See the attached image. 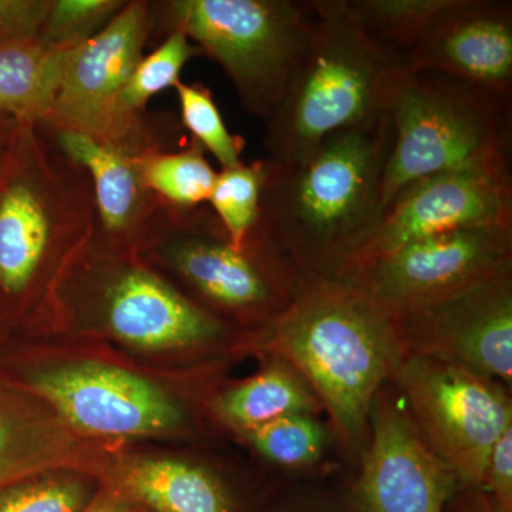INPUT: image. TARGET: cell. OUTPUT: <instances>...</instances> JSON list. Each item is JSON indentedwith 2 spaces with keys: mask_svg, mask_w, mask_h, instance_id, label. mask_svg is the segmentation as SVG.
Listing matches in <instances>:
<instances>
[{
  "mask_svg": "<svg viewBox=\"0 0 512 512\" xmlns=\"http://www.w3.org/2000/svg\"><path fill=\"white\" fill-rule=\"evenodd\" d=\"M76 47L40 40L0 46V113L18 121H46Z\"/></svg>",
  "mask_w": 512,
  "mask_h": 512,
  "instance_id": "cell-20",
  "label": "cell"
},
{
  "mask_svg": "<svg viewBox=\"0 0 512 512\" xmlns=\"http://www.w3.org/2000/svg\"><path fill=\"white\" fill-rule=\"evenodd\" d=\"M49 407L0 370V490L33 474L64 468L72 433Z\"/></svg>",
  "mask_w": 512,
  "mask_h": 512,
  "instance_id": "cell-18",
  "label": "cell"
},
{
  "mask_svg": "<svg viewBox=\"0 0 512 512\" xmlns=\"http://www.w3.org/2000/svg\"><path fill=\"white\" fill-rule=\"evenodd\" d=\"M127 512H150V511L144 510V508H141V507H137V505H131L130 510H128Z\"/></svg>",
  "mask_w": 512,
  "mask_h": 512,
  "instance_id": "cell-35",
  "label": "cell"
},
{
  "mask_svg": "<svg viewBox=\"0 0 512 512\" xmlns=\"http://www.w3.org/2000/svg\"><path fill=\"white\" fill-rule=\"evenodd\" d=\"M143 178L161 204L175 210L207 205L217 171L200 144L188 140L175 150H158L143 157Z\"/></svg>",
  "mask_w": 512,
  "mask_h": 512,
  "instance_id": "cell-22",
  "label": "cell"
},
{
  "mask_svg": "<svg viewBox=\"0 0 512 512\" xmlns=\"http://www.w3.org/2000/svg\"><path fill=\"white\" fill-rule=\"evenodd\" d=\"M28 387L70 427L93 436H156L184 426L180 404L143 377L101 363L0 369Z\"/></svg>",
  "mask_w": 512,
  "mask_h": 512,
  "instance_id": "cell-13",
  "label": "cell"
},
{
  "mask_svg": "<svg viewBox=\"0 0 512 512\" xmlns=\"http://www.w3.org/2000/svg\"><path fill=\"white\" fill-rule=\"evenodd\" d=\"M200 56V47L183 32L174 30L168 33L161 45L150 55L141 57L134 67L123 92L124 107L134 114L146 113L150 100L158 93L177 86L184 67Z\"/></svg>",
  "mask_w": 512,
  "mask_h": 512,
  "instance_id": "cell-27",
  "label": "cell"
},
{
  "mask_svg": "<svg viewBox=\"0 0 512 512\" xmlns=\"http://www.w3.org/2000/svg\"><path fill=\"white\" fill-rule=\"evenodd\" d=\"M109 490L150 512H235L228 491L214 474L173 458L128 464Z\"/></svg>",
  "mask_w": 512,
  "mask_h": 512,
  "instance_id": "cell-19",
  "label": "cell"
},
{
  "mask_svg": "<svg viewBox=\"0 0 512 512\" xmlns=\"http://www.w3.org/2000/svg\"><path fill=\"white\" fill-rule=\"evenodd\" d=\"M393 147L383 175V210L430 175L510 156L511 100L436 72H406L387 109Z\"/></svg>",
  "mask_w": 512,
  "mask_h": 512,
  "instance_id": "cell-6",
  "label": "cell"
},
{
  "mask_svg": "<svg viewBox=\"0 0 512 512\" xmlns=\"http://www.w3.org/2000/svg\"><path fill=\"white\" fill-rule=\"evenodd\" d=\"M392 147V123L384 116L330 134L302 160L264 158L261 208L249 237L305 285L342 281L382 215Z\"/></svg>",
  "mask_w": 512,
  "mask_h": 512,
  "instance_id": "cell-1",
  "label": "cell"
},
{
  "mask_svg": "<svg viewBox=\"0 0 512 512\" xmlns=\"http://www.w3.org/2000/svg\"><path fill=\"white\" fill-rule=\"evenodd\" d=\"M446 512H497L483 488H461L448 503Z\"/></svg>",
  "mask_w": 512,
  "mask_h": 512,
  "instance_id": "cell-32",
  "label": "cell"
},
{
  "mask_svg": "<svg viewBox=\"0 0 512 512\" xmlns=\"http://www.w3.org/2000/svg\"><path fill=\"white\" fill-rule=\"evenodd\" d=\"M406 355L512 382V264L468 291L394 319Z\"/></svg>",
  "mask_w": 512,
  "mask_h": 512,
  "instance_id": "cell-14",
  "label": "cell"
},
{
  "mask_svg": "<svg viewBox=\"0 0 512 512\" xmlns=\"http://www.w3.org/2000/svg\"><path fill=\"white\" fill-rule=\"evenodd\" d=\"M52 0H0V46L36 42Z\"/></svg>",
  "mask_w": 512,
  "mask_h": 512,
  "instance_id": "cell-30",
  "label": "cell"
},
{
  "mask_svg": "<svg viewBox=\"0 0 512 512\" xmlns=\"http://www.w3.org/2000/svg\"><path fill=\"white\" fill-rule=\"evenodd\" d=\"M16 127H18V120L0 113V163H2L6 151H8Z\"/></svg>",
  "mask_w": 512,
  "mask_h": 512,
  "instance_id": "cell-34",
  "label": "cell"
},
{
  "mask_svg": "<svg viewBox=\"0 0 512 512\" xmlns=\"http://www.w3.org/2000/svg\"><path fill=\"white\" fill-rule=\"evenodd\" d=\"M404 66L410 73L446 74L511 100V2L454 0Z\"/></svg>",
  "mask_w": 512,
  "mask_h": 512,
  "instance_id": "cell-17",
  "label": "cell"
},
{
  "mask_svg": "<svg viewBox=\"0 0 512 512\" xmlns=\"http://www.w3.org/2000/svg\"><path fill=\"white\" fill-rule=\"evenodd\" d=\"M249 443L266 460L278 466H312L325 451L326 430L313 414L282 417L245 433Z\"/></svg>",
  "mask_w": 512,
  "mask_h": 512,
  "instance_id": "cell-28",
  "label": "cell"
},
{
  "mask_svg": "<svg viewBox=\"0 0 512 512\" xmlns=\"http://www.w3.org/2000/svg\"><path fill=\"white\" fill-rule=\"evenodd\" d=\"M153 36L178 30L222 67L242 109L262 121L276 109L315 28L311 0L150 2Z\"/></svg>",
  "mask_w": 512,
  "mask_h": 512,
  "instance_id": "cell-5",
  "label": "cell"
},
{
  "mask_svg": "<svg viewBox=\"0 0 512 512\" xmlns=\"http://www.w3.org/2000/svg\"><path fill=\"white\" fill-rule=\"evenodd\" d=\"M131 504L126 500L113 493L111 490H104L96 494L92 503L87 505L83 512H127L130 510Z\"/></svg>",
  "mask_w": 512,
  "mask_h": 512,
  "instance_id": "cell-33",
  "label": "cell"
},
{
  "mask_svg": "<svg viewBox=\"0 0 512 512\" xmlns=\"http://www.w3.org/2000/svg\"><path fill=\"white\" fill-rule=\"evenodd\" d=\"M357 478L355 512H446L460 483L431 453L402 400L386 387L370 410V437Z\"/></svg>",
  "mask_w": 512,
  "mask_h": 512,
  "instance_id": "cell-15",
  "label": "cell"
},
{
  "mask_svg": "<svg viewBox=\"0 0 512 512\" xmlns=\"http://www.w3.org/2000/svg\"><path fill=\"white\" fill-rule=\"evenodd\" d=\"M153 37L150 0H128L96 36L77 46L67 60L52 113L42 126L66 128L106 143L148 136L171 113L134 114L123 92Z\"/></svg>",
  "mask_w": 512,
  "mask_h": 512,
  "instance_id": "cell-10",
  "label": "cell"
},
{
  "mask_svg": "<svg viewBox=\"0 0 512 512\" xmlns=\"http://www.w3.org/2000/svg\"><path fill=\"white\" fill-rule=\"evenodd\" d=\"M483 490L497 512H512V426L491 450L485 468Z\"/></svg>",
  "mask_w": 512,
  "mask_h": 512,
  "instance_id": "cell-31",
  "label": "cell"
},
{
  "mask_svg": "<svg viewBox=\"0 0 512 512\" xmlns=\"http://www.w3.org/2000/svg\"><path fill=\"white\" fill-rule=\"evenodd\" d=\"M137 252L156 271L165 269L184 286L181 292L188 289V298L215 316L221 312L262 325L291 305L305 286L254 238L235 248L208 205L175 210L161 204Z\"/></svg>",
  "mask_w": 512,
  "mask_h": 512,
  "instance_id": "cell-7",
  "label": "cell"
},
{
  "mask_svg": "<svg viewBox=\"0 0 512 512\" xmlns=\"http://www.w3.org/2000/svg\"><path fill=\"white\" fill-rule=\"evenodd\" d=\"M511 264L512 227L468 228L413 242L342 282L399 319L454 298Z\"/></svg>",
  "mask_w": 512,
  "mask_h": 512,
  "instance_id": "cell-11",
  "label": "cell"
},
{
  "mask_svg": "<svg viewBox=\"0 0 512 512\" xmlns=\"http://www.w3.org/2000/svg\"><path fill=\"white\" fill-rule=\"evenodd\" d=\"M96 497L93 485L72 468L22 478L0 490V512H83Z\"/></svg>",
  "mask_w": 512,
  "mask_h": 512,
  "instance_id": "cell-25",
  "label": "cell"
},
{
  "mask_svg": "<svg viewBox=\"0 0 512 512\" xmlns=\"http://www.w3.org/2000/svg\"><path fill=\"white\" fill-rule=\"evenodd\" d=\"M315 28L281 101L264 121L268 160L293 163L345 128L387 116L402 56L373 39L346 0H311Z\"/></svg>",
  "mask_w": 512,
  "mask_h": 512,
  "instance_id": "cell-4",
  "label": "cell"
},
{
  "mask_svg": "<svg viewBox=\"0 0 512 512\" xmlns=\"http://www.w3.org/2000/svg\"><path fill=\"white\" fill-rule=\"evenodd\" d=\"M39 126L60 153L89 174L101 237L114 247L137 251L161 207L144 183L143 157L188 143L190 137L185 136L180 119L175 117L160 130L124 143H106L66 128Z\"/></svg>",
  "mask_w": 512,
  "mask_h": 512,
  "instance_id": "cell-16",
  "label": "cell"
},
{
  "mask_svg": "<svg viewBox=\"0 0 512 512\" xmlns=\"http://www.w3.org/2000/svg\"><path fill=\"white\" fill-rule=\"evenodd\" d=\"M249 348L291 366L340 439L360 454L369 443L373 400L407 356L392 316L343 282L303 286L291 305L259 326Z\"/></svg>",
  "mask_w": 512,
  "mask_h": 512,
  "instance_id": "cell-2",
  "label": "cell"
},
{
  "mask_svg": "<svg viewBox=\"0 0 512 512\" xmlns=\"http://www.w3.org/2000/svg\"><path fill=\"white\" fill-rule=\"evenodd\" d=\"M174 89L180 103L178 119L188 137L211 154L221 170L242 163L247 141L229 131L210 87L202 82H178Z\"/></svg>",
  "mask_w": 512,
  "mask_h": 512,
  "instance_id": "cell-26",
  "label": "cell"
},
{
  "mask_svg": "<svg viewBox=\"0 0 512 512\" xmlns=\"http://www.w3.org/2000/svg\"><path fill=\"white\" fill-rule=\"evenodd\" d=\"M63 308L86 311L114 338L150 350L195 348L224 338V320L191 301L133 249L94 228L56 289Z\"/></svg>",
  "mask_w": 512,
  "mask_h": 512,
  "instance_id": "cell-8",
  "label": "cell"
},
{
  "mask_svg": "<svg viewBox=\"0 0 512 512\" xmlns=\"http://www.w3.org/2000/svg\"><path fill=\"white\" fill-rule=\"evenodd\" d=\"M480 227H512L510 156L407 185L384 207L343 279L360 266L413 242Z\"/></svg>",
  "mask_w": 512,
  "mask_h": 512,
  "instance_id": "cell-12",
  "label": "cell"
},
{
  "mask_svg": "<svg viewBox=\"0 0 512 512\" xmlns=\"http://www.w3.org/2000/svg\"><path fill=\"white\" fill-rule=\"evenodd\" d=\"M454 0H346L373 39L406 59Z\"/></svg>",
  "mask_w": 512,
  "mask_h": 512,
  "instance_id": "cell-23",
  "label": "cell"
},
{
  "mask_svg": "<svg viewBox=\"0 0 512 512\" xmlns=\"http://www.w3.org/2000/svg\"><path fill=\"white\" fill-rule=\"evenodd\" d=\"M126 0H52L40 42L79 46L106 28Z\"/></svg>",
  "mask_w": 512,
  "mask_h": 512,
  "instance_id": "cell-29",
  "label": "cell"
},
{
  "mask_svg": "<svg viewBox=\"0 0 512 512\" xmlns=\"http://www.w3.org/2000/svg\"><path fill=\"white\" fill-rule=\"evenodd\" d=\"M258 375L229 387L214 400V410L234 429L248 433L282 417L322 409L311 387L278 359Z\"/></svg>",
  "mask_w": 512,
  "mask_h": 512,
  "instance_id": "cell-21",
  "label": "cell"
},
{
  "mask_svg": "<svg viewBox=\"0 0 512 512\" xmlns=\"http://www.w3.org/2000/svg\"><path fill=\"white\" fill-rule=\"evenodd\" d=\"M390 383L421 439L461 488L483 487L491 450L512 426L503 383L464 367L407 355Z\"/></svg>",
  "mask_w": 512,
  "mask_h": 512,
  "instance_id": "cell-9",
  "label": "cell"
},
{
  "mask_svg": "<svg viewBox=\"0 0 512 512\" xmlns=\"http://www.w3.org/2000/svg\"><path fill=\"white\" fill-rule=\"evenodd\" d=\"M264 180V160L252 163L242 161L217 173L207 205L221 222L235 248L245 247L249 234L258 222Z\"/></svg>",
  "mask_w": 512,
  "mask_h": 512,
  "instance_id": "cell-24",
  "label": "cell"
},
{
  "mask_svg": "<svg viewBox=\"0 0 512 512\" xmlns=\"http://www.w3.org/2000/svg\"><path fill=\"white\" fill-rule=\"evenodd\" d=\"M96 221L87 171L39 124L18 121L0 163V333L46 305Z\"/></svg>",
  "mask_w": 512,
  "mask_h": 512,
  "instance_id": "cell-3",
  "label": "cell"
}]
</instances>
